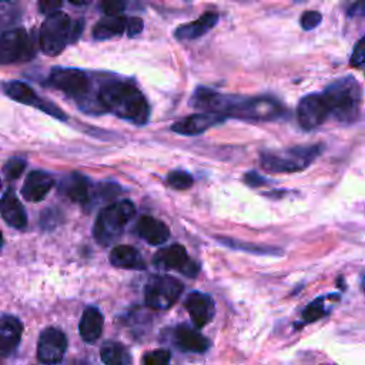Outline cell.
Segmentation results:
<instances>
[{
    "mask_svg": "<svg viewBox=\"0 0 365 365\" xmlns=\"http://www.w3.org/2000/svg\"><path fill=\"white\" fill-rule=\"evenodd\" d=\"M63 0H38V9L44 14H53L58 11Z\"/></svg>",
    "mask_w": 365,
    "mask_h": 365,
    "instance_id": "34",
    "label": "cell"
},
{
    "mask_svg": "<svg viewBox=\"0 0 365 365\" xmlns=\"http://www.w3.org/2000/svg\"><path fill=\"white\" fill-rule=\"evenodd\" d=\"M154 262L160 268L177 269L190 277H194L198 271L197 264L190 259L185 248L178 244H174V245L160 250L154 257Z\"/></svg>",
    "mask_w": 365,
    "mask_h": 365,
    "instance_id": "13",
    "label": "cell"
},
{
    "mask_svg": "<svg viewBox=\"0 0 365 365\" xmlns=\"http://www.w3.org/2000/svg\"><path fill=\"white\" fill-rule=\"evenodd\" d=\"M71 20L63 11L48 14L40 29V48L47 56H57L70 43Z\"/></svg>",
    "mask_w": 365,
    "mask_h": 365,
    "instance_id": "6",
    "label": "cell"
},
{
    "mask_svg": "<svg viewBox=\"0 0 365 365\" xmlns=\"http://www.w3.org/2000/svg\"><path fill=\"white\" fill-rule=\"evenodd\" d=\"M24 168H26V161L20 157H13L6 161L3 171L9 178L14 180V178L20 177V174L24 171Z\"/></svg>",
    "mask_w": 365,
    "mask_h": 365,
    "instance_id": "30",
    "label": "cell"
},
{
    "mask_svg": "<svg viewBox=\"0 0 365 365\" xmlns=\"http://www.w3.org/2000/svg\"><path fill=\"white\" fill-rule=\"evenodd\" d=\"M349 64L352 67H364L365 66V36H362L358 43L355 44L351 58H349Z\"/></svg>",
    "mask_w": 365,
    "mask_h": 365,
    "instance_id": "32",
    "label": "cell"
},
{
    "mask_svg": "<svg viewBox=\"0 0 365 365\" xmlns=\"http://www.w3.org/2000/svg\"><path fill=\"white\" fill-rule=\"evenodd\" d=\"M194 180L191 177V174H188L187 171L182 170H175L171 171L167 177V184L175 190H185L190 188L192 185Z\"/></svg>",
    "mask_w": 365,
    "mask_h": 365,
    "instance_id": "27",
    "label": "cell"
},
{
    "mask_svg": "<svg viewBox=\"0 0 365 365\" xmlns=\"http://www.w3.org/2000/svg\"><path fill=\"white\" fill-rule=\"evenodd\" d=\"M217 21H218V14L215 11H207L202 16H200L197 20L177 27L175 37L178 40H194L197 37L204 36L207 31H210L217 24Z\"/></svg>",
    "mask_w": 365,
    "mask_h": 365,
    "instance_id": "21",
    "label": "cell"
},
{
    "mask_svg": "<svg viewBox=\"0 0 365 365\" xmlns=\"http://www.w3.org/2000/svg\"><path fill=\"white\" fill-rule=\"evenodd\" d=\"M184 305L197 328L207 325L212 319L214 312H215L212 298L208 294L198 292V291L191 292L185 298Z\"/></svg>",
    "mask_w": 365,
    "mask_h": 365,
    "instance_id": "15",
    "label": "cell"
},
{
    "mask_svg": "<svg viewBox=\"0 0 365 365\" xmlns=\"http://www.w3.org/2000/svg\"><path fill=\"white\" fill-rule=\"evenodd\" d=\"M110 261L114 267L124 269L144 268V259L140 252L131 245H117L110 254Z\"/></svg>",
    "mask_w": 365,
    "mask_h": 365,
    "instance_id": "24",
    "label": "cell"
},
{
    "mask_svg": "<svg viewBox=\"0 0 365 365\" xmlns=\"http://www.w3.org/2000/svg\"><path fill=\"white\" fill-rule=\"evenodd\" d=\"M322 150V144H312L262 151L259 154V164L264 171L271 174L299 173L308 168L321 155Z\"/></svg>",
    "mask_w": 365,
    "mask_h": 365,
    "instance_id": "4",
    "label": "cell"
},
{
    "mask_svg": "<svg viewBox=\"0 0 365 365\" xmlns=\"http://www.w3.org/2000/svg\"><path fill=\"white\" fill-rule=\"evenodd\" d=\"M90 181L80 173H71L61 182V192L74 202L86 204L90 198Z\"/></svg>",
    "mask_w": 365,
    "mask_h": 365,
    "instance_id": "22",
    "label": "cell"
},
{
    "mask_svg": "<svg viewBox=\"0 0 365 365\" xmlns=\"http://www.w3.org/2000/svg\"><path fill=\"white\" fill-rule=\"evenodd\" d=\"M135 231L143 240H145L151 245H160L165 242L170 237L168 227L163 221L150 215H144L138 220Z\"/></svg>",
    "mask_w": 365,
    "mask_h": 365,
    "instance_id": "18",
    "label": "cell"
},
{
    "mask_svg": "<svg viewBox=\"0 0 365 365\" xmlns=\"http://www.w3.org/2000/svg\"><path fill=\"white\" fill-rule=\"evenodd\" d=\"M74 6H87L91 0H68Z\"/></svg>",
    "mask_w": 365,
    "mask_h": 365,
    "instance_id": "39",
    "label": "cell"
},
{
    "mask_svg": "<svg viewBox=\"0 0 365 365\" xmlns=\"http://www.w3.org/2000/svg\"><path fill=\"white\" fill-rule=\"evenodd\" d=\"M191 104L204 113H215L247 121H271L285 114V107L274 97L227 96L207 87L195 90Z\"/></svg>",
    "mask_w": 365,
    "mask_h": 365,
    "instance_id": "1",
    "label": "cell"
},
{
    "mask_svg": "<svg viewBox=\"0 0 365 365\" xmlns=\"http://www.w3.org/2000/svg\"><path fill=\"white\" fill-rule=\"evenodd\" d=\"M23 332L21 321L14 315L0 318V356H10L19 346Z\"/></svg>",
    "mask_w": 365,
    "mask_h": 365,
    "instance_id": "16",
    "label": "cell"
},
{
    "mask_svg": "<svg viewBox=\"0 0 365 365\" xmlns=\"http://www.w3.org/2000/svg\"><path fill=\"white\" fill-rule=\"evenodd\" d=\"M67 349V338L63 331L57 328H46L37 345V356L43 364L54 365L60 362Z\"/></svg>",
    "mask_w": 365,
    "mask_h": 365,
    "instance_id": "12",
    "label": "cell"
},
{
    "mask_svg": "<svg viewBox=\"0 0 365 365\" xmlns=\"http://www.w3.org/2000/svg\"><path fill=\"white\" fill-rule=\"evenodd\" d=\"M328 115H331V111L322 93L307 94L298 103L297 120L304 130H314L319 127Z\"/></svg>",
    "mask_w": 365,
    "mask_h": 365,
    "instance_id": "10",
    "label": "cell"
},
{
    "mask_svg": "<svg viewBox=\"0 0 365 365\" xmlns=\"http://www.w3.org/2000/svg\"><path fill=\"white\" fill-rule=\"evenodd\" d=\"M143 20L138 19V17H131V19H127V36L130 37H134V36H138L141 31H143Z\"/></svg>",
    "mask_w": 365,
    "mask_h": 365,
    "instance_id": "35",
    "label": "cell"
},
{
    "mask_svg": "<svg viewBox=\"0 0 365 365\" xmlns=\"http://www.w3.org/2000/svg\"><path fill=\"white\" fill-rule=\"evenodd\" d=\"M174 338H175L177 346L185 352L200 354L207 351L210 346V341L201 332L195 331L188 325L177 327L174 332Z\"/></svg>",
    "mask_w": 365,
    "mask_h": 365,
    "instance_id": "20",
    "label": "cell"
},
{
    "mask_svg": "<svg viewBox=\"0 0 365 365\" xmlns=\"http://www.w3.org/2000/svg\"><path fill=\"white\" fill-rule=\"evenodd\" d=\"M48 81L57 90L66 93L73 98H77L78 103L90 97V78L81 70L56 67L50 71Z\"/></svg>",
    "mask_w": 365,
    "mask_h": 365,
    "instance_id": "9",
    "label": "cell"
},
{
    "mask_svg": "<svg viewBox=\"0 0 365 365\" xmlns=\"http://www.w3.org/2000/svg\"><path fill=\"white\" fill-rule=\"evenodd\" d=\"M0 214L13 228H24L27 224L26 211L11 190L6 191L0 200Z\"/></svg>",
    "mask_w": 365,
    "mask_h": 365,
    "instance_id": "19",
    "label": "cell"
},
{
    "mask_svg": "<svg viewBox=\"0 0 365 365\" xmlns=\"http://www.w3.org/2000/svg\"><path fill=\"white\" fill-rule=\"evenodd\" d=\"M4 91L11 100H14L17 103H21L26 106H33L58 120H66V114L56 104L38 97L34 93V90L30 86H27L26 83L9 81L4 84Z\"/></svg>",
    "mask_w": 365,
    "mask_h": 365,
    "instance_id": "11",
    "label": "cell"
},
{
    "mask_svg": "<svg viewBox=\"0 0 365 365\" xmlns=\"http://www.w3.org/2000/svg\"><path fill=\"white\" fill-rule=\"evenodd\" d=\"M361 285H362V289L365 291V275L362 277V279H361Z\"/></svg>",
    "mask_w": 365,
    "mask_h": 365,
    "instance_id": "40",
    "label": "cell"
},
{
    "mask_svg": "<svg viewBox=\"0 0 365 365\" xmlns=\"http://www.w3.org/2000/svg\"><path fill=\"white\" fill-rule=\"evenodd\" d=\"M135 214V207L131 201L123 200L103 208L94 224V238L101 245L114 242L124 231L125 225Z\"/></svg>",
    "mask_w": 365,
    "mask_h": 365,
    "instance_id": "5",
    "label": "cell"
},
{
    "mask_svg": "<svg viewBox=\"0 0 365 365\" xmlns=\"http://www.w3.org/2000/svg\"><path fill=\"white\" fill-rule=\"evenodd\" d=\"M331 115L342 123H352L359 115L362 87L352 76H345L327 86L322 91Z\"/></svg>",
    "mask_w": 365,
    "mask_h": 365,
    "instance_id": "3",
    "label": "cell"
},
{
    "mask_svg": "<svg viewBox=\"0 0 365 365\" xmlns=\"http://www.w3.org/2000/svg\"><path fill=\"white\" fill-rule=\"evenodd\" d=\"M322 20V14L319 11H315V10H308V11H304L301 14V19H299V24L304 30H312L315 29Z\"/></svg>",
    "mask_w": 365,
    "mask_h": 365,
    "instance_id": "33",
    "label": "cell"
},
{
    "mask_svg": "<svg viewBox=\"0 0 365 365\" xmlns=\"http://www.w3.org/2000/svg\"><path fill=\"white\" fill-rule=\"evenodd\" d=\"M182 292V284L170 275L153 277L144 291L145 304L154 309L170 308Z\"/></svg>",
    "mask_w": 365,
    "mask_h": 365,
    "instance_id": "7",
    "label": "cell"
},
{
    "mask_svg": "<svg viewBox=\"0 0 365 365\" xmlns=\"http://www.w3.org/2000/svg\"><path fill=\"white\" fill-rule=\"evenodd\" d=\"M170 352L167 349H154L144 355L143 365H168Z\"/></svg>",
    "mask_w": 365,
    "mask_h": 365,
    "instance_id": "29",
    "label": "cell"
},
{
    "mask_svg": "<svg viewBox=\"0 0 365 365\" xmlns=\"http://www.w3.org/2000/svg\"><path fill=\"white\" fill-rule=\"evenodd\" d=\"M128 4V0H100L101 10L107 16H120Z\"/></svg>",
    "mask_w": 365,
    "mask_h": 365,
    "instance_id": "31",
    "label": "cell"
},
{
    "mask_svg": "<svg viewBox=\"0 0 365 365\" xmlns=\"http://www.w3.org/2000/svg\"><path fill=\"white\" fill-rule=\"evenodd\" d=\"M325 314H327V309H325V305H324V299L317 298L309 305H307L305 309L302 311V321L304 322H314V321L322 318Z\"/></svg>",
    "mask_w": 365,
    "mask_h": 365,
    "instance_id": "28",
    "label": "cell"
},
{
    "mask_svg": "<svg viewBox=\"0 0 365 365\" xmlns=\"http://www.w3.org/2000/svg\"><path fill=\"white\" fill-rule=\"evenodd\" d=\"M244 182L248 184L250 187H261V185L268 184V180L264 178L262 175H259L257 171H248L244 175Z\"/></svg>",
    "mask_w": 365,
    "mask_h": 365,
    "instance_id": "36",
    "label": "cell"
},
{
    "mask_svg": "<svg viewBox=\"0 0 365 365\" xmlns=\"http://www.w3.org/2000/svg\"><path fill=\"white\" fill-rule=\"evenodd\" d=\"M34 56L31 40L24 29L0 33V64L27 61Z\"/></svg>",
    "mask_w": 365,
    "mask_h": 365,
    "instance_id": "8",
    "label": "cell"
},
{
    "mask_svg": "<svg viewBox=\"0 0 365 365\" xmlns=\"http://www.w3.org/2000/svg\"><path fill=\"white\" fill-rule=\"evenodd\" d=\"M0 188H1V181H0Z\"/></svg>",
    "mask_w": 365,
    "mask_h": 365,
    "instance_id": "42",
    "label": "cell"
},
{
    "mask_svg": "<svg viewBox=\"0 0 365 365\" xmlns=\"http://www.w3.org/2000/svg\"><path fill=\"white\" fill-rule=\"evenodd\" d=\"M127 30V19L124 16H107L103 17L93 29V37L96 40H107L123 34Z\"/></svg>",
    "mask_w": 365,
    "mask_h": 365,
    "instance_id": "25",
    "label": "cell"
},
{
    "mask_svg": "<svg viewBox=\"0 0 365 365\" xmlns=\"http://www.w3.org/2000/svg\"><path fill=\"white\" fill-rule=\"evenodd\" d=\"M1 245H3V235H1V231H0V250H1Z\"/></svg>",
    "mask_w": 365,
    "mask_h": 365,
    "instance_id": "41",
    "label": "cell"
},
{
    "mask_svg": "<svg viewBox=\"0 0 365 365\" xmlns=\"http://www.w3.org/2000/svg\"><path fill=\"white\" fill-rule=\"evenodd\" d=\"M98 100L104 111L134 123L137 125L145 124L150 117V107L143 93L125 81H110L98 91Z\"/></svg>",
    "mask_w": 365,
    "mask_h": 365,
    "instance_id": "2",
    "label": "cell"
},
{
    "mask_svg": "<svg viewBox=\"0 0 365 365\" xmlns=\"http://www.w3.org/2000/svg\"><path fill=\"white\" fill-rule=\"evenodd\" d=\"M346 14H348L349 17H359V16H364V14H365V0H356V1H354V3L349 6Z\"/></svg>",
    "mask_w": 365,
    "mask_h": 365,
    "instance_id": "37",
    "label": "cell"
},
{
    "mask_svg": "<svg viewBox=\"0 0 365 365\" xmlns=\"http://www.w3.org/2000/svg\"><path fill=\"white\" fill-rule=\"evenodd\" d=\"M101 361L106 365H130L131 364V355L128 349L120 344V342H106L100 349Z\"/></svg>",
    "mask_w": 365,
    "mask_h": 365,
    "instance_id": "26",
    "label": "cell"
},
{
    "mask_svg": "<svg viewBox=\"0 0 365 365\" xmlns=\"http://www.w3.org/2000/svg\"><path fill=\"white\" fill-rule=\"evenodd\" d=\"M53 184H54V180L48 173L36 170L27 175L21 188V194L26 200L36 202L43 200L48 194Z\"/></svg>",
    "mask_w": 365,
    "mask_h": 365,
    "instance_id": "17",
    "label": "cell"
},
{
    "mask_svg": "<svg viewBox=\"0 0 365 365\" xmlns=\"http://www.w3.org/2000/svg\"><path fill=\"white\" fill-rule=\"evenodd\" d=\"M227 117L221 115V114H215V113H197V114H191L177 123H174L171 125V130L174 133L178 134H184V135H195V134H201L205 130L224 123Z\"/></svg>",
    "mask_w": 365,
    "mask_h": 365,
    "instance_id": "14",
    "label": "cell"
},
{
    "mask_svg": "<svg viewBox=\"0 0 365 365\" xmlns=\"http://www.w3.org/2000/svg\"><path fill=\"white\" fill-rule=\"evenodd\" d=\"M81 31H83V20H74L71 23V30H70V43L76 41L81 34Z\"/></svg>",
    "mask_w": 365,
    "mask_h": 365,
    "instance_id": "38",
    "label": "cell"
},
{
    "mask_svg": "<svg viewBox=\"0 0 365 365\" xmlns=\"http://www.w3.org/2000/svg\"><path fill=\"white\" fill-rule=\"evenodd\" d=\"M103 322H104L103 315L98 308H96V307L86 308L81 315L80 325H78L81 338L88 344L97 341L103 331Z\"/></svg>",
    "mask_w": 365,
    "mask_h": 365,
    "instance_id": "23",
    "label": "cell"
}]
</instances>
